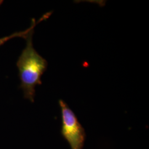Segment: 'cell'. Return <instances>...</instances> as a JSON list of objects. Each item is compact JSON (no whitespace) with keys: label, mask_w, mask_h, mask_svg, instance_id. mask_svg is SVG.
I'll list each match as a JSON object with an SVG mask.
<instances>
[{"label":"cell","mask_w":149,"mask_h":149,"mask_svg":"<svg viewBox=\"0 0 149 149\" xmlns=\"http://www.w3.org/2000/svg\"><path fill=\"white\" fill-rule=\"evenodd\" d=\"M34 29L25 38L26 47L16 64L21 83L19 87L23 90L24 98L32 102L34 100L36 87L42 85V76L48 67L47 61L38 54L33 47L32 37Z\"/></svg>","instance_id":"obj_1"},{"label":"cell","mask_w":149,"mask_h":149,"mask_svg":"<svg viewBox=\"0 0 149 149\" xmlns=\"http://www.w3.org/2000/svg\"><path fill=\"white\" fill-rule=\"evenodd\" d=\"M62 127L61 133L71 149H82L86 139L85 130L67 103L60 100Z\"/></svg>","instance_id":"obj_2"},{"label":"cell","mask_w":149,"mask_h":149,"mask_svg":"<svg viewBox=\"0 0 149 149\" xmlns=\"http://www.w3.org/2000/svg\"><path fill=\"white\" fill-rule=\"evenodd\" d=\"M38 23V22H36V19H33L32 20V24H31V27L28 28L26 30H25L24 31H21V32H16L10 36H6L5 37L0 38V47L1 45H2L3 44H4L6 42L8 41L9 40H10L12 38H14L21 37L25 39L27 37V35L29 34V33L31 32V31L32 29L35 28Z\"/></svg>","instance_id":"obj_3"}]
</instances>
